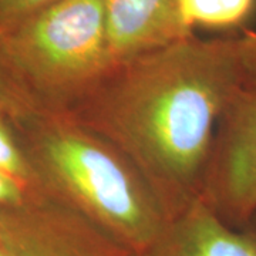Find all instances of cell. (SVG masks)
<instances>
[{
    "label": "cell",
    "mask_w": 256,
    "mask_h": 256,
    "mask_svg": "<svg viewBox=\"0 0 256 256\" xmlns=\"http://www.w3.org/2000/svg\"><path fill=\"white\" fill-rule=\"evenodd\" d=\"M239 90L235 37L192 34L114 64L63 116L118 148L171 220L200 201L218 121Z\"/></svg>",
    "instance_id": "6da1fadb"
},
{
    "label": "cell",
    "mask_w": 256,
    "mask_h": 256,
    "mask_svg": "<svg viewBox=\"0 0 256 256\" xmlns=\"http://www.w3.org/2000/svg\"><path fill=\"white\" fill-rule=\"evenodd\" d=\"M42 195L98 225L136 252L170 220L118 148L67 116L38 111L14 122Z\"/></svg>",
    "instance_id": "7a4b0ae2"
},
{
    "label": "cell",
    "mask_w": 256,
    "mask_h": 256,
    "mask_svg": "<svg viewBox=\"0 0 256 256\" xmlns=\"http://www.w3.org/2000/svg\"><path fill=\"white\" fill-rule=\"evenodd\" d=\"M40 111L66 114L114 66L102 0H60L8 34Z\"/></svg>",
    "instance_id": "3957f363"
},
{
    "label": "cell",
    "mask_w": 256,
    "mask_h": 256,
    "mask_svg": "<svg viewBox=\"0 0 256 256\" xmlns=\"http://www.w3.org/2000/svg\"><path fill=\"white\" fill-rule=\"evenodd\" d=\"M235 42L242 90L256 97V32L245 28L239 36H235Z\"/></svg>",
    "instance_id": "7c38bea8"
},
{
    "label": "cell",
    "mask_w": 256,
    "mask_h": 256,
    "mask_svg": "<svg viewBox=\"0 0 256 256\" xmlns=\"http://www.w3.org/2000/svg\"><path fill=\"white\" fill-rule=\"evenodd\" d=\"M200 200L234 228L256 218V97L244 90L220 117Z\"/></svg>",
    "instance_id": "277c9868"
},
{
    "label": "cell",
    "mask_w": 256,
    "mask_h": 256,
    "mask_svg": "<svg viewBox=\"0 0 256 256\" xmlns=\"http://www.w3.org/2000/svg\"><path fill=\"white\" fill-rule=\"evenodd\" d=\"M138 256H256V218L234 228L200 200L168 220Z\"/></svg>",
    "instance_id": "52a82bcc"
},
{
    "label": "cell",
    "mask_w": 256,
    "mask_h": 256,
    "mask_svg": "<svg viewBox=\"0 0 256 256\" xmlns=\"http://www.w3.org/2000/svg\"><path fill=\"white\" fill-rule=\"evenodd\" d=\"M38 111L13 58L8 34L0 32V112L16 122Z\"/></svg>",
    "instance_id": "9c48e42d"
},
{
    "label": "cell",
    "mask_w": 256,
    "mask_h": 256,
    "mask_svg": "<svg viewBox=\"0 0 256 256\" xmlns=\"http://www.w3.org/2000/svg\"><path fill=\"white\" fill-rule=\"evenodd\" d=\"M0 172L18 180L42 195L14 122L3 112H0Z\"/></svg>",
    "instance_id": "30bf717a"
},
{
    "label": "cell",
    "mask_w": 256,
    "mask_h": 256,
    "mask_svg": "<svg viewBox=\"0 0 256 256\" xmlns=\"http://www.w3.org/2000/svg\"><path fill=\"white\" fill-rule=\"evenodd\" d=\"M0 256H8V254L4 252V249L2 248V245H0Z\"/></svg>",
    "instance_id": "5bb4252c"
},
{
    "label": "cell",
    "mask_w": 256,
    "mask_h": 256,
    "mask_svg": "<svg viewBox=\"0 0 256 256\" xmlns=\"http://www.w3.org/2000/svg\"><path fill=\"white\" fill-rule=\"evenodd\" d=\"M60 0H0V32L9 34L22 23Z\"/></svg>",
    "instance_id": "8fae6325"
},
{
    "label": "cell",
    "mask_w": 256,
    "mask_h": 256,
    "mask_svg": "<svg viewBox=\"0 0 256 256\" xmlns=\"http://www.w3.org/2000/svg\"><path fill=\"white\" fill-rule=\"evenodd\" d=\"M0 245L8 256H138L82 214L44 195L0 210Z\"/></svg>",
    "instance_id": "5b68a950"
},
{
    "label": "cell",
    "mask_w": 256,
    "mask_h": 256,
    "mask_svg": "<svg viewBox=\"0 0 256 256\" xmlns=\"http://www.w3.org/2000/svg\"><path fill=\"white\" fill-rule=\"evenodd\" d=\"M184 22L196 28L232 30L245 24L256 9V0H180Z\"/></svg>",
    "instance_id": "ba28073f"
},
{
    "label": "cell",
    "mask_w": 256,
    "mask_h": 256,
    "mask_svg": "<svg viewBox=\"0 0 256 256\" xmlns=\"http://www.w3.org/2000/svg\"><path fill=\"white\" fill-rule=\"evenodd\" d=\"M114 63L170 46L194 34L180 0H102Z\"/></svg>",
    "instance_id": "8992f818"
},
{
    "label": "cell",
    "mask_w": 256,
    "mask_h": 256,
    "mask_svg": "<svg viewBox=\"0 0 256 256\" xmlns=\"http://www.w3.org/2000/svg\"><path fill=\"white\" fill-rule=\"evenodd\" d=\"M34 196H38V194L18 180L0 172V210L18 206Z\"/></svg>",
    "instance_id": "4fadbf2b"
}]
</instances>
